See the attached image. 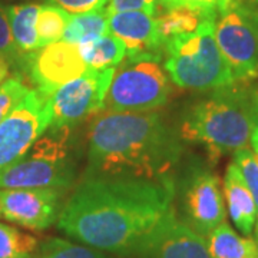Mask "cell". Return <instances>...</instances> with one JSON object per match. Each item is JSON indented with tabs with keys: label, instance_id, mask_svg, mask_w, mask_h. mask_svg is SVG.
Wrapping results in <instances>:
<instances>
[{
	"label": "cell",
	"instance_id": "ac0fdd59",
	"mask_svg": "<svg viewBox=\"0 0 258 258\" xmlns=\"http://www.w3.org/2000/svg\"><path fill=\"white\" fill-rule=\"evenodd\" d=\"M106 33H109V15L103 8L71 16L62 40L72 45H83Z\"/></svg>",
	"mask_w": 258,
	"mask_h": 258
},
{
	"label": "cell",
	"instance_id": "7c38bea8",
	"mask_svg": "<svg viewBox=\"0 0 258 258\" xmlns=\"http://www.w3.org/2000/svg\"><path fill=\"white\" fill-rule=\"evenodd\" d=\"M26 60L29 62L30 79L35 83L36 91L46 98L88 69L78 45L63 40L32 52Z\"/></svg>",
	"mask_w": 258,
	"mask_h": 258
},
{
	"label": "cell",
	"instance_id": "5b68a950",
	"mask_svg": "<svg viewBox=\"0 0 258 258\" xmlns=\"http://www.w3.org/2000/svg\"><path fill=\"white\" fill-rule=\"evenodd\" d=\"M75 171L71 128H47L25 157L0 172V189H66Z\"/></svg>",
	"mask_w": 258,
	"mask_h": 258
},
{
	"label": "cell",
	"instance_id": "3957f363",
	"mask_svg": "<svg viewBox=\"0 0 258 258\" xmlns=\"http://www.w3.org/2000/svg\"><path fill=\"white\" fill-rule=\"evenodd\" d=\"M254 99L255 93L234 83L214 89L185 112L181 138L203 144L212 157L245 148L254 126Z\"/></svg>",
	"mask_w": 258,
	"mask_h": 258
},
{
	"label": "cell",
	"instance_id": "d4e9b609",
	"mask_svg": "<svg viewBox=\"0 0 258 258\" xmlns=\"http://www.w3.org/2000/svg\"><path fill=\"white\" fill-rule=\"evenodd\" d=\"M232 162L238 168L242 181L252 194L258 210V164L254 158V152H251L247 147L241 148L234 152Z\"/></svg>",
	"mask_w": 258,
	"mask_h": 258
},
{
	"label": "cell",
	"instance_id": "4fadbf2b",
	"mask_svg": "<svg viewBox=\"0 0 258 258\" xmlns=\"http://www.w3.org/2000/svg\"><path fill=\"white\" fill-rule=\"evenodd\" d=\"M131 258H211L203 235L171 212L155 230L139 244Z\"/></svg>",
	"mask_w": 258,
	"mask_h": 258
},
{
	"label": "cell",
	"instance_id": "30bf717a",
	"mask_svg": "<svg viewBox=\"0 0 258 258\" xmlns=\"http://www.w3.org/2000/svg\"><path fill=\"white\" fill-rule=\"evenodd\" d=\"M182 210L186 224L205 238L227 215L220 178L210 169H194L182 186Z\"/></svg>",
	"mask_w": 258,
	"mask_h": 258
},
{
	"label": "cell",
	"instance_id": "f546056e",
	"mask_svg": "<svg viewBox=\"0 0 258 258\" xmlns=\"http://www.w3.org/2000/svg\"><path fill=\"white\" fill-rule=\"evenodd\" d=\"M249 142L252 149L258 151V93H255V99H254V126H252Z\"/></svg>",
	"mask_w": 258,
	"mask_h": 258
},
{
	"label": "cell",
	"instance_id": "d6a6232c",
	"mask_svg": "<svg viewBox=\"0 0 258 258\" xmlns=\"http://www.w3.org/2000/svg\"><path fill=\"white\" fill-rule=\"evenodd\" d=\"M255 237H257V244H258V215H257V222H255Z\"/></svg>",
	"mask_w": 258,
	"mask_h": 258
},
{
	"label": "cell",
	"instance_id": "9a60e30c",
	"mask_svg": "<svg viewBox=\"0 0 258 258\" xmlns=\"http://www.w3.org/2000/svg\"><path fill=\"white\" fill-rule=\"evenodd\" d=\"M224 195L231 220L244 234L251 235L257 222L258 210L252 194L242 181L238 168L231 162L224 178Z\"/></svg>",
	"mask_w": 258,
	"mask_h": 258
},
{
	"label": "cell",
	"instance_id": "e0dca14e",
	"mask_svg": "<svg viewBox=\"0 0 258 258\" xmlns=\"http://www.w3.org/2000/svg\"><path fill=\"white\" fill-rule=\"evenodd\" d=\"M39 9L40 5L37 3H22L8 8L12 36L19 52L25 57H28V55L39 49L36 33Z\"/></svg>",
	"mask_w": 258,
	"mask_h": 258
},
{
	"label": "cell",
	"instance_id": "1f68e13d",
	"mask_svg": "<svg viewBox=\"0 0 258 258\" xmlns=\"http://www.w3.org/2000/svg\"><path fill=\"white\" fill-rule=\"evenodd\" d=\"M0 66H9V63H8V60L5 59V56L0 53Z\"/></svg>",
	"mask_w": 258,
	"mask_h": 258
},
{
	"label": "cell",
	"instance_id": "7402d4cb",
	"mask_svg": "<svg viewBox=\"0 0 258 258\" xmlns=\"http://www.w3.org/2000/svg\"><path fill=\"white\" fill-rule=\"evenodd\" d=\"M37 248L33 235L0 222V258H33Z\"/></svg>",
	"mask_w": 258,
	"mask_h": 258
},
{
	"label": "cell",
	"instance_id": "9c48e42d",
	"mask_svg": "<svg viewBox=\"0 0 258 258\" xmlns=\"http://www.w3.org/2000/svg\"><path fill=\"white\" fill-rule=\"evenodd\" d=\"M49 125L47 98L30 89L9 116L0 122V172L25 157Z\"/></svg>",
	"mask_w": 258,
	"mask_h": 258
},
{
	"label": "cell",
	"instance_id": "44dd1931",
	"mask_svg": "<svg viewBox=\"0 0 258 258\" xmlns=\"http://www.w3.org/2000/svg\"><path fill=\"white\" fill-rule=\"evenodd\" d=\"M71 19V13H68L62 8L47 3L42 5L36 20V33L39 40V49L56 42H60L63 32Z\"/></svg>",
	"mask_w": 258,
	"mask_h": 258
},
{
	"label": "cell",
	"instance_id": "836d02e7",
	"mask_svg": "<svg viewBox=\"0 0 258 258\" xmlns=\"http://www.w3.org/2000/svg\"><path fill=\"white\" fill-rule=\"evenodd\" d=\"M254 158H255V161H257L258 164V151H254Z\"/></svg>",
	"mask_w": 258,
	"mask_h": 258
},
{
	"label": "cell",
	"instance_id": "52a82bcc",
	"mask_svg": "<svg viewBox=\"0 0 258 258\" xmlns=\"http://www.w3.org/2000/svg\"><path fill=\"white\" fill-rule=\"evenodd\" d=\"M214 35L235 82L258 76V6L251 0H234L220 12Z\"/></svg>",
	"mask_w": 258,
	"mask_h": 258
},
{
	"label": "cell",
	"instance_id": "4316f807",
	"mask_svg": "<svg viewBox=\"0 0 258 258\" xmlns=\"http://www.w3.org/2000/svg\"><path fill=\"white\" fill-rule=\"evenodd\" d=\"M232 2L234 0H157V5L165 10L175 9V8H188V9L201 10V12L217 16Z\"/></svg>",
	"mask_w": 258,
	"mask_h": 258
},
{
	"label": "cell",
	"instance_id": "484cf974",
	"mask_svg": "<svg viewBox=\"0 0 258 258\" xmlns=\"http://www.w3.org/2000/svg\"><path fill=\"white\" fill-rule=\"evenodd\" d=\"M0 53L5 56L9 64H22L25 56L19 52L10 30L8 8L0 5Z\"/></svg>",
	"mask_w": 258,
	"mask_h": 258
},
{
	"label": "cell",
	"instance_id": "7a4b0ae2",
	"mask_svg": "<svg viewBox=\"0 0 258 258\" xmlns=\"http://www.w3.org/2000/svg\"><path fill=\"white\" fill-rule=\"evenodd\" d=\"M181 135L157 112L102 111L88 135L91 176L165 179L176 166Z\"/></svg>",
	"mask_w": 258,
	"mask_h": 258
},
{
	"label": "cell",
	"instance_id": "8992f818",
	"mask_svg": "<svg viewBox=\"0 0 258 258\" xmlns=\"http://www.w3.org/2000/svg\"><path fill=\"white\" fill-rule=\"evenodd\" d=\"M159 59L126 57L115 68L103 109L111 112H152L164 106L172 92L171 79Z\"/></svg>",
	"mask_w": 258,
	"mask_h": 258
},
{
	"label": "cell",
	"instance_id": "d6986e66",
	"mask_svg": "<svg viewBox=\"0 0 258 258\" xmlns=\"http://www.w3.org/2000/svg\"><path fill=\"white\" fill-rule=\"evenodd\" d=\"M78 47L83 62L88 68L93 69L116 68L126 56V47L123 42L112 33H106L92 42L78 45Z\"/></svg>",
	"mask_w": 258,
	"mask_h": 258
},
{
	"label": "cell",
	"instance_id": "5bb4252c",
	"mask_svg": "<svg viewBox=\"0 0 258 258\" xmlns=\"http://www.w3.org/2000/svg\"><path fill=\"white\" fill-rule=\"evenodd\" d=\"M109 33L123 42L128 57L148 56L159 59L164 52L157 18L145 10H128L111 15Z\"/></svg>",
	"mask_w": 258,
	"mask_h": 258
},
{
	"label": "cell",
	"instance_id": "e575fe53",
	"mask_svg": "<svg viewBox=\"0 0 258 258\" xmlns=\"http://www.w3.org/2000/svg\"><path fill=\"white\" fill-rule=\"evenodd\" d=\"M251 2H252L254 5H257V6H258V0H251Z\"/></svg>",
	"mask_w": 258,
	"mask_h": 258
},
{
	"label": "cell",
	"instance_id": "4dcf8cb0",
	"mask_svg": "<svg viewBox=\"0 0 258 258\" xmlns=\"http://www.w3.org/2000/svg\"><path fill=\"white\" fill-rule=\"evenodd\" d=\"M9 75V66H0V83L3 82Z\"/></svg>",
	"mask_w": 258,
	"mask_h": 258
},
{
	"label": "cell",
	"instance_id": "2e32d148",
	"mask_svg": "<svg viewBox=\"0 0 258 258\" xmlns=\"http://www.w3.org/2000/svg\"><path fill=\"white\" fill-rule=\"evenodd\" d=\"M211 258H258V244L241 237L224 221L205 237Z\"/></svg>",
	"mask_w": 258,
	"mask_h": 258
},
{
	"label": "cell",
	"instance_id": "6da1fadb",
	"mask_svg": "<svg viewBox=\"0 0 258 258\" xmlns=\"http://www.w3.org/2000/svg\"><path fill=\"white\" fill-rule=\"evenodd\" d=\"M174 198L172 178L89 176L64 203L57 227L88 247L126 257L174 212Z\"/></svg>",
	"mask_w": 258,
	"mask_h": 258
},
{
	"label": "cell",
	"instance_id": "603a6c76",
	"mask_svg": "<svg viewBox=\"0 0 258 258\" xmlns=\"http://www.w3.org/2000/svg\"><path fill=\"white\" fill-rule=\"evenodd\" d=\"M33 258H108L102 251L92 247L78 245L62 238H50L37 248Z\"/></svg>",
	"mask_w": 258,
	"mask_h": 258
},
{
	"label": "cell",
	"instance_id": "277c9868",
	"mask_svg": "<svg viewBox=\"0 0 258 258\" xmlns=\"http://www.w3.org/2000/svg\"><path fill=\"white\" fill-rule=\"evenodd\" d=\"M215 18L192 33L166 40L165 63L172 83L188 91H214L235 83L214 35Z\"/></svg>",
	"mask_w": 258,
	"mask_h": 258
},
{
	"label": "cell",
	"instance_id": "cb8c5ba5",
	"mask_svg": "<svg viewBox=\"0 0 258 258\" xmlns=\"http://www.w3.org/2000/svg\"><path fill=\"white\" fill-rule=\"evenodd\" d=\"M29 91L30 89L20 78H9L0 83V122L9 116Z\"/></svg>",
	"mask_w": 258,
	"mask_h": 258
},
{
	"label": "cell",
	"instance_id": "ba28073f",
	"mask_svg": "<svg viewBox=\"0 0 258 258\" xmlns=\"http://www.w3.org/2000/svg\"><path fill=\"white\" fill-rule=\"evenodd\" d=\"M115 68H88L81 76L60 86L47 98L49 128H74L103 109Z\"/></svg>",
	"mask_w": 258,
	"mask_h": 258
},
{
	"label": "cell",
	"instance_id": "83f0119b",
	"mask_svg": "<svg viewBox=\"0 0 258 258\" xmlns=\"http://www.w3.org/2000/svg\"><path fill=\"white\" fill-rule=\"evenodd\" d=\"M108 15L128 10H145L152 15L157 12V0H109V5L105 8Z\"/></svg>",
	"mask_w": 258,
	"mask_h": 258
},
{
	"label": "cell",
	"instance_id": "f1b7e54d",
	"mask_svg": "<svg viewBox=\"0 0 258 258\" xmlns=\"http://www.w3.org/2000/svg\"><path fill=\"white\" fill-rule=\"evenodd\" d=\"M47 2L62 8L68 13H74V15L103 9L109 3V0H47Z\"/></svg>",
	"mask_w": 258,
	"mask_h": 258
},
{
	"label": "cell",
	"instance_id": "ffe728a7",
	"mask_svg": "<svg viewBox=\"0 0 258 258\" xmlns=\"http://www.w3.org/2000/svg\"><path fill=\"white\" fill-rule=\"evenodd\" d=\"M214 18H217V16L201 12V10L188 9V8L168 9L164 15L157 18L158 32L165 45L166 40H169L172 37L192 33L207 19Z\"/></svg>",
	"mask_w": 258,
	"mask_h": 258
},
{
	"label": "cell",
	"instance_id": "8fae6325",
	"mask_svg": "<svg viewBox=\"0 0 258 258\" xmlns=\"http://www.w3.org/2000/svg\"><path fill=\"white\" fill-rule=\"evenodd\" d=\"M64 189H0V218L32 231H43L57 220Z\"/></svg>",
	"mask_w": 258,
	"mask_h": 258
}]
</instances>
